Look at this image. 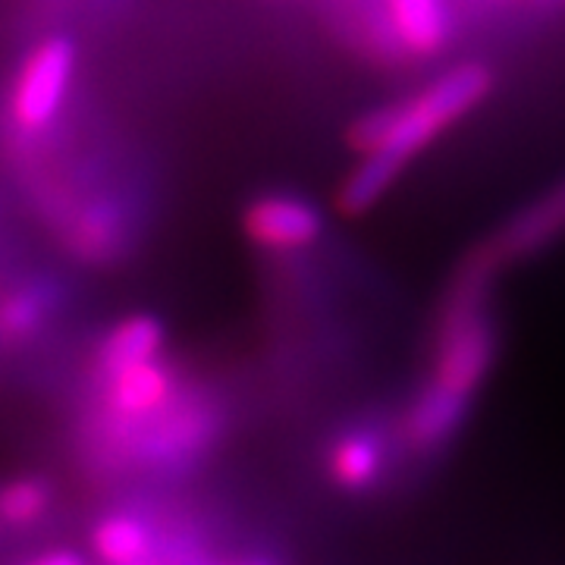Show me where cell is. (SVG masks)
<instances>
[{"label": "cell", "mask_w": 565, "mask_h": 565, "mask_svg": "<svg viewBox=\"0 0 565 565\" xmlns=\"http://www.w3.org/2000/svg\"><path fill=\"white\" fill-rule=\"evenodd\" d=\"M41 315V305L35 299H29V296H13L10 302L3 305V327L7 330H13V333H22L25 327H32V323L39 321Z\"/></svg>", "instance_id": "8fae6325"}, {"label": "cell", "mask_w": 565, "mask_h": 565, "mask_svg": "<svg viewBox=\"0 0 565 565\" xmlns=\"http://www.w3.org/2000/svg\"><path fill=\"white\" fill-rule=\"evenodd\" d=\"M386 20L405 54L434 57L449 41L446 0H384Z\"/></svg>", "instance_id": "52a82bcc"}, {"label": "cell", "mask_w": 565, "mask_h": 565, "mask_svg": "<svg viewBox=\"0 0 565 565\" xmlns=\"http://www.w3.org/2000/svg\"><path fill=\"white\" fill-rule=\"evenodd\" d=\"M54 503L51 487L41 478H17L0 487V522L10 527L39 525Z\"/></svg>", "instance_id": "30bf717a"}, {"label": "cell", "mask_w": 565, "mask_h": 565, "mask_svg": "<svg viewBox=\"0 0 565 565\" xmlns=\"http://www.w3.org/2000/svg\"><path fill=\"white\" fill-rule=\"evenodd\" d=\"M236 565H264V563H236Z\"/></svg>", "instance_id": "7c38bea8"}, {"label": "cell", "mask_w": 565, "mask_h": 565, "mask_svg": "<svg viewBox=\"0 0 565 565\" xmlns=\"http://www.w3.org/2000/svg\"><path fill=\"white\" fill-rule=\"evenodd\" d=\"M384 471V444L367 430H352L330 449V478L345 490H364Z\"/></svg>", "instance_id": "9c48e42d"}, {"label": "cell", "mask_w": 565, "mask_h": 565, "mask_svg": "<svg viewBox=\"0 0 565 565\" xmlns=\"http://www.w3.org/2000/svg\"><path fill=\"white\" fill-rule=\"evenodd\" d=\"M559 239H565V177L525 207H519L487 245H481V252L497 267H503L534 258Z\"/></svg>", "instance_id": "5b68a950"}, {"label": "cell", "mask_w": 565, "mask_h": 565, "mask_svg": "<svg viewBox=\"0 0 565 565\" xmlns=\"http://www.w3.org/2000/svg\"><path fill=\"white\" fill-rule=\"evenodd\" d=\"M493 92V73L484 63H459L422 85L415 95L386 104L352 126V145L362 163L337 192V204L349 217L371 211L396 185L405 167L434 141L465 120Z\"/></svg>", "instance_id": "7a4b0ae2"}, {"label": "cell", "mask_w": 565, "mask_h": 565, "mask_svg": "<svg viewBox=\"0 0 565 565\" xmlns=\"http://www.w3.org/2000/svg\"><path fill=\"white\" fill-rule=\"evenodd\" d=\"M497 264L478 248L456 270L437 321L434 371L405 415V437L418 452L444 446L471 408L497 355L493 277Z\"/></svg>", "instance_id": "6da1fadb"}, {"label": "cell", "mask_w": 565, "mask_h": 565, "mask_svg": "<svg viewBox=\"0 0 565 565\" xmlns=\"http://www.w3.org/2000/svg\"><path fill=\"white\" fill-rule=\"evenodd\" d=\"M76 76V47L73 41L54 35L39 41L10 88V120L22 132H44L61 117Z\"/></svg>", "instance_id": "3957f363"}, {"label": "cell", "mask_w": 565, "mask_h": 565, "mask_svg": "<svg viewBox=\"0 0 565 565\" xmlns=\"http://www.w3.org/2000/svg\"><path fill=\"white\" fill-rule=\"evenodd\" d=\"M245 233L267 252H299L321 239V207L299 195H262L245 211Z\"/></svg>", "instance_id": "8992f818"}, {"label": "cell", "mask_w": 565, "mask_h": 565, "mask_svg": "<svg viewBox=\"0 0 565 565\" xmlns=\"http://www.w3.org/2000/svg\"><path fill=\"white\" fill-rule=\"evenodd\" d=\"M92 546L95 556L107 565H141L154 546V534L141 515L114 512L95 525Z\"/></svg>", "instance_id": "ba28073f"}, {"label": "cell", "mask_w": 565, "mask_h": 565, "mask_svg": "<svg viewBox=\"0 0 565 565\" xmlns=\"http://www.w3.org/2000/svg\"><path fill=\"white\" fill-rule=\"evenodd\" d=\"M102 377L104 415L117 430L145 427L173 399V371L167 367L163 355L120 367H102Z\"/></svg>", "instance_id": "277c9868"}]
</instances>
